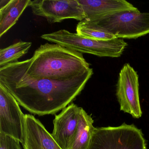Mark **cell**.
Segmentation results:
<instances>
[{
  "label": "cell",
  "instance_id": "cell-13",
  "mask_svg": "<svg viewBox=\"0 0 149 149\" xmlns=\"http://www.w3.org/2000/svg\"><path fill=\"white\" fill-rule=\"evenodd\" d=\"M93 123L91 116L80 107L77 130L69 149H88L95 129Z\"/></svg>",
  "mask_w": 149,
  "mask_h": 149
},
{
  "label": "cell",
  "instance_id": "cell-9",
  "mask_svg": "<svg viewBox=\"0 0 149 149\" xmlns=\"http://www.w3.org/2000/svg\"><path fill=\"white\" fill-rule=\"evenodd\" d=\"M80 107L71 103L56 115L51 136L62 149H69L78 126Z\"/></svg>",
  "mask_w": 149,
  "mask_h": 149
},
{
  "label": "cell",
  "instance_id": "cell-7",
  "mask_svg": "<svg viewBox=\"0 0 149 149\" xmlns=\"http://www.w3.org/2000/svg\"><path fill=\"white\" fill-rule=\"evenodd\" d=\"M116 95L120 110L134 118L141 117L138 75L129 63L125 64L119 72Z\"/></svg>",
  "mask_w": 149,
  "mask_h": 149
},
{
  "label": "cell",
  "instance_id": "cell-12",
  "mask_svg": "<svg viewBox=\"0 0 149 149\" xmlns=\"http://www.w3.org/2000/svg\"><path fill=\"white\" fill-rule=\"evenodd\" d=\"M30 0H1L0 37H1L18 21Z\"/></svg>",
  "mask_w": 149,
  "mask_h": 149
},
{
  "label": "cell",
  "instance_id": "cell-3",
  "mask_svg": "<svg viewBox=\"0 0 149 149\" xmlns=\"http://www.w3.org/2000/svg\"><path fill=\"white\" fill-rule=\"evenodd\" d=\"M42 39L81 53L100 57H119L128 44L123 39L99 40L85 38L64 29L43 34Z\"/></svg>",
  "mask_w": 149,
  "mask_h": 149
},
{
  "label": "cell",
  "instance_id": "cell-2",
  "mask_svg": "<svg viewBox=\"0 0 149 149\" xmlns=\"http://www.w3.org/2000/svg\"><path fill=\"white\" fill-rule=\"evenodd\" d=\"M20 62L26 73L35 78L65 80L92 69L81 53L48 43L41 45L32 58Z\"/></svg>",
  "mask_w": 149,
  "mask_h": 149
},
{
  "label": "cell",
  "instance_id": "cell-16",
  "mask_svg": "<svg viewBox=\"0 0 149 149\" xmlns=\"http://www.w3.org/2000/svg\"><path fill=\"white\" fill-rule=\"evenodd\" d=\"M0 149H22L20 142L7 135L0 134Z\"/></svg>",
  "mask_w": 149,
  "mask_h": 149
},
{
  "label": "cell",
  "instance_id": "cell-11",
  "mask_svg": "<svg viewBox=\"0 0 149 149\" xmlns=\"http://www.w3.org/2000/svg\"><path fill=\"white\" fill-rule=\"evenodd\" d=\"M24 149H62L40 120L26 114Z\"/></svg>",
  "mask_w": 149,
  "mask_h": 149
},
{
  "label": "cell",
  "instance_id": "cell-8",
  "mask_svg": "<svg viewBox=\"0 0 149 149\" xmlns=\"http://www.w3.org/2000/svg\"><path fill=\"white\" fill-rule=\"evenodd\" d=\"M29 6L34 14L44 17L50 23L61 22L67 19L81 22L86 18L78 0H35L31 1Z\"/></svg>",
  "mask_w": 149,
  "mask_h": 149
},
{
  "label": "cell",
  "instance_id": "cell-5",
  "mask_svg": "<svg viewBox=\"0 0 149 149\" xmlns=\"http://www.w3.org/2000/svg\"><path fill=\"white\" fill-rule=\"evenodd\" d=\"M93 22L105 29L117 38L136 39L149 33V12L124 11Z\"/></svg>",
  "mask_w": 149,
  "mask_h": 149
},
{
  "label": "cell",
  "instance_id": "cell-4",
  "mask_svg": "<svg viewBox=\"0 0 149 149\" xmlns=\"http://www.w3.org/2000/svg\"><path fill=\"white\" fill-rule=\"evenodd\" d=\"M88 149H147L142 131L134 125L95 128Z\"/></svg>",
  "mask_w": 149,
  "mask_h": 149
},
{
  "label": "cell",
  "instance_id": "cell-6",
  "mask_svg": "<svg viewBox=\"0 0 149 149\" xmlns=\"http://www.w3.org/2000/svg\"><path fill=\"white\" fill-rule=\"evenodd\" d=\"M16 99L0 84V134L12 137L23 144L26 115Z\"/></svg>",
  "mask_w": 149,
  "mask_h": 149
},
{
  "label": "cell",
  "instance_id": "cell-1",
  "mask_svg": "<svg viewBox=\"0 0 149 149\" xmlns=\"http://www.w3.org/2000/svg\"><path fill=\"white\" fill-rule=\"evenodd\" d=\"M93 74V69L65 80L35 78L26 72L20 61L0 68V84L30 113L54 115L71 103Z\"/></svg>",
  "mask_w": 149,
  "mask_h": 149
},
{
  "label": "cell",
  "instance_id": "cell-10",
  "mask_svg": "<svg viewBox=\"0 0 149 149\" xmlns=\"http://www.w3.org/2000/svg\"><path fill=\"white\" fill-rule=\"evenodd\" d=\"M86 15L85 19L96 21L108 15L124 11H138L125 0H78Z\"/></svg>",
  "mask_w": 149,
  "mask_h": 149
},
{
  "label": "cell",
  "instance_id": "cell-14",
  "mask_svg": "<svg viewBox=\"0 0 149 149\" xmlns=\"http://www.w3.org/2000/svg\"><path fill=\"white\" fill-rule=\"evenodd\" d=\"M77 34L80 36L99 40H110L117 38L107 30L86 19L80 22L77 26Z\"/></svg>",
  "mask_w": 149,
  "mask_h": 149
},
{
  "label": "cell",
  "instance_id": "cell-15",
  "mask_svg": "<svg viewBox=\"0 0 149 149\" xmlns=\"http://www.w3.org/2000/svg\"><path fill=\"white\" fill-rule=\"evenodd\" d=\"M32 42L20 41L6 48L0 50V68L11 63L18 61V59L28 53Z\"/></svg>",
  "mask_w": 149,
  "mask_h": 149
}]
</instances>
